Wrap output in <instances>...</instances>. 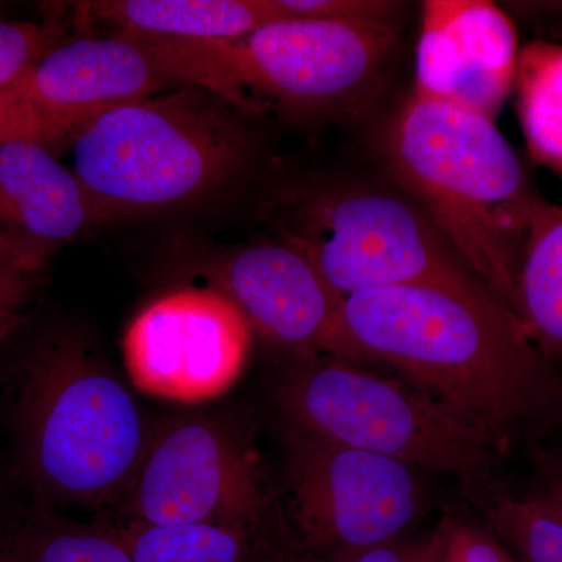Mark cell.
Listing matches in <instances>:
<instances>
[{"mask_svg": "<svg viewBox=\"0 0 562 562\" xmlns=\"http://www.w3.org/2000/svg\"><path fill=\"white\" fill-rule=\"evenodd\" d=\"M11 139L38 140L52 150L66 144L61 133L33 109L20 81L0 88V146Z\"/></svg>", "mask_w": 562, "mask_h": 562, "instance_id": "25", "label": "cell"}, {"mask_svg": "<svg viewBox=\"0 0 562 562\" xmlns=\"http://www.w3.org/2000/svg\"><path fill=\"white\" fill-rule=\"evenodd\" d=\"M11 522L29 562H135L102 522L92 527L65 522L41 505Z\"/></svg>", "mask_w": 562, "mask_h": 562, "instance_id": "19", "label": "cell"}, {"mask_svg": "<svg viewBox=\"0 0 562 562\" xmlns=\"http://www.w3.org/2000/svg\"><path fill=\"white\" fill-rule=\"evenodd\" d=\"M9 383L14 465L36 502L120 505L155 424L83 336L41 333Z\"/></svg>", "mask_w": 562, "mask_h": 562, "instance_id": "3", "label": "cell"}, {"mask_svg": "<svg viewBox=\"0 0 562 562\" xmlns=\"http://www.w3.org/2000/svg\"><path fill=\"white\" fill-rule=\"evenodd\" d=\"M0 562H29L16 541L11 520L0 527Z\"/></svg>", "mask_w": 562, "mask_h": 562, "instance_id": "28", "label": "cell"}, {"mask_svg": "<svg viewBox=\"0 0 562 562\" xmlns=\"http://www.w3.org/2000/svg\"><path fill=\"white\" fill-rule=\"evenodd\" d=\"M68 24L57 16L41 22L0 20V88L16 83L50 50L68 41Z\"/></svg>", "mask_w": 562, "mask_h": 562, "instance_id": "21", "label": "cell"}, {"mask_svg": "<svg viewBox=\"0 0 562 562\" xmlns=\"http://www.w3.org/2000/svg\"><path fill=\"white\" fill-rule=\"evenodd\" d=\"M251 336L238 306L205 284L154 299L128 325L122 349L140 392L195 405L221 397L236 383Z\"/></svg>", "mask_w": 562, "mask_h": 562, "instance_id": "10", "label": "cell"}, {"mask_svg": "<svg viewBox=\"0 0 562 562\" xmlns=\"http://www.w3.org/2000/svg\"><path fill=\"white\" fill-rule=\"evenodd\" d=\"M292 430L450 473L480 498L503 443L413 383L327 355L294 357L277 386Z\"/></svg>", "mask_w": 562, "mask_h": 562, "instance_id": "6", "label": "cell"}, {"mask_svg": "<svg viewBox=\"0 0 562 562\" xmlns=\"http://www.w3.org/2000/svg\"><path fill=\"white\" fill-rule=\"evenodd\" d=\"M436 541V531L420 539H398L358 554L347 562H431Z\"/></svg>", "mask_w": 562, "mask_h": 562, "instance_id": "26", "label": "cell"}, {"mask_svg": "<svg viewBox=\"0 0 562 562\" xmlns=\"http://www.w3.org/2000/svg\"><path fill=\"white\" fill-rule=\"evenodd\" d=\"M25 98L66 143L106 111L183 88L127 33L79 36L50 50L20 80Z\"/></svg>", "mask_w": 562, "mask_h": 562, "instance_id": "13", "label": "cell"}, {"mask_svg": "<svg viewBox=\"0 0 562 562\" xmlns=\"http://www.w3.org/2000/svg\"><path fill=\"white\" fill-rule=\"evenodd\" d=\"M379 157L386 180L517 313L525 238L546 199L495 121L412 94L380 133Z\"/></svg>", "mask_w": 562, "mask_h": 562, "instance_id": "2", "label": "cell"}, {"mask_svg": "<svg viewBox=\"0 0 562 562\" xmlns=\"http://www.w3.org/2000/svg\"><path fill=\"white\" fill-rule=\"evenodd\" d=\"M202 276L266 342L294 357L371 361L347 327L341 295L290 244L277 238L246 244L205 262Z\"/></svg>", "mask_w": 562, "mask_h": 562, "instance_id": "11", "label": "cell"}, {"mask_svg": "<svg viewBox=\"0 0 562 562\" xmlns=\"http://www.w3.org/2000/svg\"><path fill=\"white\" fill-rule=\"evenodd\" d=\"M121 520L261 530L269 495L257 458L227 422L191 414L154 425Z\"/></svg>", "mask_w": 562, "mask_h": 562, "instance_id": "9", "label": "cell"}, {"mask_svg": "<svg viewBox=\"0 0 562 562\" xmlns=\"http://www.w3.org/2000/svg\"><path fill=\"white\" fill-rule=\"evenodd\" d=\"M83 184L38 140L0 146V243L36 272L63 247L102 225Z\"/></svg>", "mask_w": 562, "mask_h": 562, "instance_id": "14", "label": "cell"}, {"mask_svg": "<svg viewBox=\"0 0 562 562\" xmlns=\"http://www.w3.org/2000/svg\"><path fill=\"white\" fill-rule=\"evenodd\" d=\"M431 562H519L494 531L460 516H446L436 528Z\"/></svg>", "mask_w": 562, "mask_h": 562, "instance_id": "24", "label": "cell"}, {"mask_svg": "<svg viewBox=\"0 0 562 562\" xmlns=\"http://www.w3.org/2000/svg\"><path fill=\"white\" fill-rule=\"evenodd\" d=\"M284 20L349 22L401 27L405 3L390 0H276Z\"/></svg>", "mask_w": 562, "mask_h": 562, "instance_id": "22", "label": "cell"}, {"mask_svg": "<svg viewBox=\"0 0 562 562\" xmlns=\"http://www.w3.org/2000/svg\"><path fill=\"white\" fill-rule=\"evenodd\" d=\"M484 513L491 530L519 562H562V516L539 498L506 492H484Z\"/></svg>", "mask_w": 562, "mask_h": 562, "instance_id": "20", "label": "cell"}, {"mask_svg": "<svg viewBox=\"0 0 562 562\" xmlns=\"http://www.w3.org/2000/svg\"><path fill=\"white\" fill-rule=\"evenodd\" d=\"M416 471L405 462L288 428L290 513L308 562H347L403 539L427 502Z\"/></svg>", "mask_w": 562, "mask_h": 562, "instance_id": "8", "label": "cell"}, {"mask_svg": "<svg viewBox=\"0 0 562 562\" xmlns=\"http://www.w3.org/2000/svg\"><path fill=\"white\" fill-rule=\"evenodd\" d=\"M76 10L77 21L168 38L239 40L284 20L276 0H106L76 3Z\"/></svg>", "mask_w": 562, "mask_h": 562, "instance_id": "15", "label": "cell"}, {"mask_svg": "<svg viewBox=\"0 0 562 562\" xmlns=\"http://www.w3.org/2000/svg\"><path fill=\"white\" fill-rule=\"evenodd\" d=\"M135 562H281L261 530L231 524L102 522Z\"/></svg>", "mask_w": 562, "mask_h": 562, "instance_id": "17", "label": "cell"}, {"mask_svg": "<svg viewBox=\"0 0 562 562\" xmlns=\"http://www.w3.org/2000/svg\"><path fill=\"white\" fill-rule=\"evenodd\" d=\"M397 41V27L312 20H280L222 40L225 103L301 120L357 116L383 87Z\"/></svg>", "mask_w": 562, "mask_h": 562, "instance_id": "7", "label": "cell"}, {"mask_svg": "<svg viewBox=\"0 0 562 562\" xmlns=\"http://www.w3.org/2000/svg\"><path fill=\"white\" fill-rule=\"evenodd\" d=\"M386 181H299L276 192L262 217L273 238L301 251L344 301L409 284L486 286L420 206Z\"/></svg>", "mask_w": 562, "mask_h": 562, "instance_id": "5", "label": "cell"}, {"mask_svg": "<svg viewBox=\"0 0 562 562\" xmlns=\"http://www.w3.org/2000/svg\"><path fill=\"white\" fill-rule=\"evenodd\" d=\"M541 484L535 495L549 503L562 516V460L560 458H541L539 460Z\"/></svg>", "mask_w": 562, "mask_h": 562, "instance_id": "27", "label": "cell"}, {"mask_svg": "<svg viewBox=\"0 0 562 562\" xmlns=\"http://www.w3.org/2000/svg\"><path fill=\"white\" fill-rule=\"evenodd\" d=\"M43 281L0 243V349L31 319Z\"/></svg>", "mask_w": 562, "mask_h": 562, "instance_id": "23", "label": "cell"}, {"mask_svg": "<svg viewBox=\"0 0 562 562\" xmlns=\"http://www.w3.org/2000/svg\"><path fill=\"white\" fill-rule=\"evenodd\" d=\"M517 314L550 362H562V203L532 214L517 276Z\"/></svg>", "mask_w": 562, "mask_h": 562, "instance_id": "16", "label": "cell"}, {"mask_svg": "<svg viewBox=\"0 0 562 562\" xmlns=\"http://www.w3.org/2000/svg\"><path fill=\"white\" fill-rule=\"evenodd\" d=\"M69 144L72 171L103 224L201 203L254 155L250 132L227 103L194 87L106 111Z\"/></svg>", "mask_w": 562, "mask_h": 562, "instance_id": "4", "label": "cell"}, {"mask_svg": "<svg viewBox=\"0 0 562 562\" xmlns=\"http://www.w3.org/2000/svg\"><path fill=\"white\" fill-rule=\"evenodd\" d=\"M514 92L532 160L562 180V44L539 40L522 47Z\"/></svg>", "mask_w": 562, "mask_h": 562, "instance_id": "18", "label": "cell"}, {"mask_svg": "<svg viewBox=\"0 0 562 562\" xmlns=\"http://www.w3.org/2000/svg\"><path fill=\"white\" fill-rule=\"evenodd\" d=\"M519 35L487 0H427L422 5L414 95L497 120L514 90Z\"/></svg>", "mask_w": 562, "mask_h": 562, "instance_id": "12", "label": "cell"}, {"mask_svg": "<svg viewBox=\"0 0 562 562\" xmlns=\"http://www.w3.org/2000/svg\"><path fill=\"white\" fill-rule=\"evenodd\" d=\"M347 327L369 360L394 366L505 446L552 414L561 383L522 319L487 286L409 284L344 301Z\"/></svg>", "mask_w": 562, "mask_h": 562, "instance_id": "1", "label": "cell"}]
</instances>
